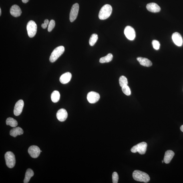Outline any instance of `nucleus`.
<instances>
[{
  "label": "nucleus",
  "mask_w": 183,
  "mask_h": 183,
  "mask_svg": "<svg viewBox=\"0 0 183 183\" xmlns=\"http://www.w3.org/2000/svg\"><path fill=\"white\" fill-rule=\"evenodd\" d=\"M133 177L138 182L147 183L150 180V177L146 173L139 170H135L133 173Z\"/></svg>",
  "instance_id": "f257e3e1"
},
{
  "label": "nucleus",
  "mask_w": 183,
  "mask_h": 183,
  "mask_svg": "<svg viewBox=\"0 0 183 183\" xmlns=\"http://www.w3.org/2000/svg\"><path fill=\"white\" fill-rule=\"evenodd\" d=\"M112 11V8L109 4L105 5L101 8L99 13V18L101 20L106 19L110 17Z\"/></svg>",
  "instance_id": "f03ea898"
},
{
  "label": "nucleus",
  "mask_w": 183,
  "mask_h": 183,
  "mask_svg": "<svg viewBox=\"0 0 183 183\" xmlns=\"http://www.w3.org/2000/svg\"><path fill=\"white\" fill-rule=\"evenodd\" d=\"M65 50V47L63 46H60L56 48L52 53L50 57V62H55L63 54Z\"/></svg>",
  "instance_id": "7ed1b4c3"
},
{
  "label": "nucleus",
  "mask_w": 183,
  "mask_h": 183,
  "mask_svg": "<svg viewBox=\"0 0 183 183\" xmlns=\"http://www.w3.org/2000/svg\"><path fill=\"white\" fill-rule=\"evenodd\" d=\"M147 147V143L143 142L133 146L131 151L133 153L138 152L140 154L143 155L145 154L146 152Z\"/></svg>",
  "instance_id": "20e7f679"
},
{
  "label": "nucleus",
  "mask_w": 183,
  "mask_h": 183,
  "mask_svg": "<svg viewBox=\"0 0 183 183\" xmlns=\"http://www.w3.org/2000/svg\"><path fill=\"white\" fill-rule=\"evenodd\" d=\"M5 159L7 166L10 168H12L15 166L16 163L14 155L11 152H8L5 154Z\"/></svg>",
  "instance_id": "39448f33"
},
{
  "label": "nucleus",
  "mask_w": 183,
  "mask_h": 183,
  "mask_svg": "<svg viewBox=\"0 0 183 183\" xmlns=\"http://www.w3.org/2000/svg\"><path fill=\"white\" fill-rule=\"evenodd\" d=\"M27 29L29 36L30 38L34 37L37 31V25L35 22L33 21H30L27 26Z\"/></svg>",
  "instance_id": "423d86ee"
},
{
  "label": "nucleus",
  "mask_w": 183,
  "mask_h": 183,
  "mask_svg": "<svg viewBox=\"0 0 183 183\" xmlns=\"http://www.w3.org/2000/svg\"><path fill=\"white\" fill-rule=\"evenodd\" d=\"M79 10V5L78 3H76L73 5L69 14V20L71 22H73L77 18Z\"/></svg>",
  "instance_id": "0eeeda50"
},
{
  "label": "nucleus",
  "mask_w": 183,
  "mask_h": 183,
  "mask_svg": "<svg viewBox=\"0 0 183 183\" xmlns=\"http://www.w3.org/2000/svg\"><path fill=\"white\" fill-rule=\"evenodd\" d=\"M124 33L127 38L131 41L134 40L136 36V33L134 29L130 26H127L125 28Z\"/></svg>",
  "instance_id": "6e6552de"
},
{
  "label": "nucleus",
  "mask_w": 183,
  "mask_h": 183,
  "mask_svg": "<svg viewBox=\"0 0 183 183\" xmlns=\"http://www.w3.org/2000/svg\"><path fill=\"white\" fill-rule=\"evenodd\" d=\"M100 98V95L98 93L93 91L89 92L87 96V101L91 103H97L99 100Z\"/></svg>",
  "instance_id": "1a4fd4ad"
},
{
  "label": "nucleus",
  "mask_w": 183,
  "mask_h": 183,
  "mask_svg": "<svg viewBox=\"0 0 183 183\" xmlns=\"http://www.w3.org/2000/svg\"><path fill=\"white\" fill-rule=\"evenodd\" d=\"M28 152L32 158H36L39 156L41 153V150L38 147L32 146L29 147Z\"/></svg>",
  "instance_id": "9d476101"
},
{
  "label": "nucleus",
  "mask_w": 183,
  "mask_h": 183,
  "mask_svg": "<svg viewBox=\"0 0 183 183\" xmlns=\"http://www.w3.org/2000/svg\"><path fill=\"white\" fill-rule=\"evenodd\" d=\"M24 102L22 100H19L16 103L14 110V113L15 116H19L21 114L24 107Z\"/></svg>",
  "instance_id": "9b49d317"
},
{
  "label": "nucleus",
  "mask_w": 183,
  "mask_h": 183,
  "mask_svg": "<svg viewBox=\"0 0 183 183\" xmlns=\"http://www.w3.org/2000/svg\"><path fill=\"white\" fill-rule=\"evenodd\" d=\"M68 116L66 110L64 109H61L57 111L56 114L57 118L61 122L64 121L67 119Z\"/></svg>",
  "instance_id": "f8f14e48"
},
{
  "label": "nucleus",
  "mask_w": 183,
  "mask_h": 183,
  "mask_svg": "<svg viewBox=\"0 0 183 183\" xmlns=\"http://www.w3.org/2000/svg\"><path fill=\"white\" fill-rule=\"evenodd\" d=\"M172 39L175 44L179 47L182 46L183 43V40L182 36L180 33L175 32L173 34Z\"/></svg>",
  "instance_id": "ddd939ff"
},
{
  "label": "nucleus",
  "mask_w": 183,
  "mask_h": 183,
  "mask_svg": "<svg viewBox=\"0 0 183 183\" xmlns=\"http://www.w3.org/2000/svg\"><path fill=\"white\" fill-rule=\"evenodd\" d=\"M10 13L13 17H17L20 16L22 11L18 6L15 5L12 6L10 10Z\"/></svg>",
  "instance_id": "4468645a"
},
{
  "label": "nucleus",
  "mask_w": 183,
  "mask_h": 183,
  "mask_svg": "<svg viewBox=\"0 0 183 183\" xmlns=\"http://www.w3.org/2000/svg\"><path fill=\"white\" fill-rule=\"evenodd\" d=\"M147 8L149 11L153 13H157L160 11V8L157 4L155 3H148L147 5Z\"/></svg>",
  "instance_id": "2eb2a0df"
},
{
  "label": "nucleus",
  "mask_w": 183,
  "mask_h": 183,
  "mask_svg": "<svg viewBox=\"0 0 183 183\" xmlns=\"http://www.w3.org/2000/svg\"><path fill=\"white\" fill-rule=\"evenodd\" d=\"M72 76L70 73H65L61 75L59 79L60 81L62 84H66L70 81Z\"/></svg>",
  "instance_id": "dca6fc26"
},
{
  "label": "nucleus",
  "mask_w": 183,
  "mask_h": 183,
  "mask_svg": "<svg viewBox=\"0 0 183 183\" xmlns=\"http://www.w3.org/2000/svg\"><path fill=\"white\" fill-rule=\"evenodd\" d=\"M175 153L172 150H168L165 152L164 158V162L166 164H169L171 161L174 156Z\"/></svg>",
  "instance_id": "f3484780"
},
{
  "label": "nucleus",
  "mask_w": 183,
  "mask_h": 183,
  "mask_svg": "<svg viewBox=\"0 0 183 183\" xmlns=\"http://www.w3.org/2000/svg\"><path fill=\"white\" fill-rule=\"evenodd\" d=\"M137 59L140 64L142 66L150 67L152 65V62L149 59L145 58L138 57L137 58Z\"/></svg>",
  "instance_id": "a211bd4d"
},
{
  "label": "nucleus",
  "mask_w": 183,
  "mask_h": 183,
  "mask_svg": "<svg viewBox=\"0 0 183 183\" xmlns=\"http://www.w3.org/2000/svg\"><path fill=\"white\" fill-rule=\"evenodd\" d=\"M23 131L21 127H18L12 129L10 131V134L11 136L13 137H16L18 135H22Z\"/></svg>",
  "instance_id": "6ab92c4d"
},
{
  "label": "nucleus",
  "mask_w": 183,
  "mask_h": 183,
  "mask_svg": "<svg viewBox=\"0 0 183 183\" xmlns=\"http://www.w3.org/2000/svg\"><path fill=\"white\" fill-rule=\"evenodd\" d=\"M34 175V173L33 171L31 169H28L25 173L23 182L24 183H28L32 177Z\"/></svg>",
  "instance_id": "aec40b11"
},
{
  "label": "nucleus",
  "mask_w": 183,
  "mask_h": 183,
  "mask_svg": "<svg viewBox=\"0 0 183 183\" xmlns=\"http://www.w3.org/2000/svg\"><path fill=\"white\" fill-rule=\"evenodd\" d=\"M60 98V94L58 91H54L52 93L51 99L53 102L56 103L58 102Z\"/></svg>",
  "instance_id": "412c9836"
},
{
  "label": "nucleus",
  "mask_w": 183,
  "mask_h": 183,
  "mask_svg": "<svg viewBox=\"0 0 183 183\" xmlns=\"http://www.w3.org/2000/svg\"><path fill=\"white\" fill-rule=\"evenodd\" d=\"M113 58V55L111 53H109L106 56L101 57L99 60V62L101 63H108L112 61Z\"/></svg>",
  "instance_id": "4be33fe9"
},
{
  "label": "nucleus",
  "mask_w": 183,
  "mask_h": 183,
  "mask_svg": "<svg viewBox=\"0 0 183 183\" xmlns=\"http://www.w3.org/2000/svg\"><path fill=\"white\" fill-rule=\"evenodd\" d=\"M6 123L7 125L12 127H16L18 125L17 121L11 117H9L7 119Z\"/></svg>",
  "instance_id": "5701e85b"
},
{
  "label": "nucleus",
  "mask_w": 183,
  "mask_h": 183,
  "mask_svg": "<svg viewBox=\"0 0 183 183\" xmlns=\"http://www.w3.org/2000/svg\"><path fill=\"white\" fill-rule=\"evenodd\" d=\"M98 39V36L96 34H93L91 36L89 40V44L91 46L94 45Z\"/></svg>",
  "instance_id": "b1692460"
},
{
  "label": "nucleus",
  "mask_w": 183,
  "mask_h": 183,
  "mask_svg": "<svg viewBox=\"0 0 183 183\" xmlns=\"http://www.w3.org/2000/svg\"><path fill=\"white\" fill-rule=\"evenodd\" d=\"M119 83L121 87L128 85V81L126 77L124 76H122L120 77L119 79Z\"/></svg>",
  "instance_id": "393cba45"
},
{
  "label": "nucleus",
  "mask_w": 183,
  "mask_h": 183,
  "mask_svg": "<svg viewBox=\"0 0 183 183\" xmlns=\"http://www.w3.org/2000/svg\"><path fill=\"white\" fill-rule=\"evenodd\" d=\"M122 90L123 92L127 96H129L131 94L130 89L128 85H125V86L122 87Z\"/></svg>",
  "instance_id": "a878e982"
},
{
  "label": "nucleus",
  "mask_w": 183,
  "mask_h": 183,
  "mask_svg": "<svg viewBox=\"0 0 183 183\" xmlns=\"http://www.w3.org/2000/svg\"><path fill=\"white\" fill-rule=\"evenodd\" d=\"M55 25V21L53 20H51L49 23L48 31L50 32L54 28Z\"/></svg>",
  "instance_id": "bb28decb"
},
{
  "label": "nucleus",
  "mask_w": 183,
  "mask_h": 183,
  "mask_svg": "<svg viewBox=\"0 0 183 183\" xmlns=\"http://www.w3.org/2000/svg\"><path fill=\"white\" fill-rule=\"evenodd\" d=\"M152 43L153 47L155 50H158L160 49V44L158 41L155 40L152 41Z\"/></svg>",
  "instance_id": "cd10ccee"
},
{
  "label": "nucleus",
  "mask_w": 183,
  "mask_h": 183,
  "mask_svg": "<svg viewBox=\"0 0 183 183\" xmlns=\"http://www.w3.org/2000/svg\"><path fill=\"white\" fill-rule=\"evenodd\" d=\"M112 181L113 183L118 182L119 176L118 174L116 172H114L112 174Z\"/></svg>",
  "instance_id": "c85d7f7f"
},
{
  "label": "nucleus",
  "mask_w": 183,
  "mask_h": 183,
  "mask_svg": "<svg viewBox=\"0 0 183 183\" xmlns=\"http://www.w3.org/2000/svg\"><path fill=\"white\" fill-rule=\"evenodd\" d=\"M41 27L43 29H45L47 28V25L45 24V23H43L41 25Z\"/></svg>",
  "instance_id": "c756f323"
},
{
  "label": "nucleus",
  "mask_w": 183,
  "mask_h": 183,
  "mask_svg": "<svg viewBox=\"0 0 183 183\" xmlns=\"http://www.w3.org/2000/svg\"><path fill=\"white\" fill-rule=\"evenodd\" d=\"M44 23L45 24L47 25L49 24V21L48 19H46L44 21Z\"/></svg>",
  "instance_id": "7c9ffc66"
},
{
  "label": "nucleus",
  "mask_w": 183,
  "mask_h": 183,
  "mask_svg": "<svg viewBox=\"0 0 183 183\" xmlns=\"http://www.w3.org/2000/svg\"><path fill=\"white\" fill-rule=\"evenodd\" d=\"M29 1V0H22L23 2L24 3H27Z\"/></svg>",
  "instance_id": "2f4dec72"
},
{
  "label": "nucleus",
  "mask_w": 183,
  "mask_h": 183,
  "mask_svg": "<svg viewBox=\"0 0 183 183\" xmlns=\"http://www.w3.org/2000/svg\"><path fill=\"white\" fill-rule=\"evenodd\" d=\"M180 130L182 132H183V125L180 127Z\"/></svg>",
  "instance_id": "473e14b6"
},
{
  "label": "nucleus",
  "mask_w": 183,
  "mask_h": 183,
  "mask_svg": "<svg viewBox=\"0 0 183 183\" xmlns=\"http://www.w3.org/2000/svg\"><path fill=\"white\" fill-rule=\"evenodd\" d=\"M1 9L0 8V16H1Z\"/></svg>",
  "instance_id": "72a5a7b5"
},
{
  "label": "nucleus",
  "mask_w": 183,
  "mask_h": 183,
  "mask_svg": "<svg viewBox=\"0 0 183 183\" xmlns=\"http://www.w3.org/2000/svg\"><path fill=\"white\" fill-rule=\"evenodd\" d=\"M162 163H163V162H164V160H162Z\"/></svg>",
  "instance_id": "f704fd0d"
}]
</instances>
